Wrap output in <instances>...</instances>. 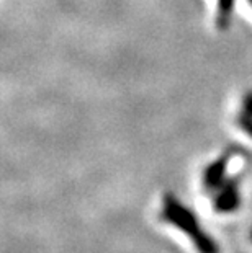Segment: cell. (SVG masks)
Listing matches in <instances>:
<instances>
[{
  "label": "cell",
  "mask_w": 252,
  "mask_h": 253,
  "mask_svg": "<svg viewBox=\"0 0 252 253\" xmlns=\"http://www.w3.org/2000/svg\"><path fill=\"white\" fill-rule=\"evenodd\" d=\"M162 217L189 237L198 253H219L218 242L205 232L197 214L172 193H167L162 199Z\"/></svg>",
  "instance_id": "6da1fadb"
},
{
  "label": "cell",
  "mask_w": 252,
  "mask_h": 253,
  "mask_svg": "<svg viewBox=\"0 0 252 253\" xmlns=\"http://www.w3.org/2000/svg\"><path fill=\"white\" fill-rule=\"evenodd\" d=\"M241 206V191H239V178L229 176L226 181L219 186L214 193V211L219 214H231L238 211Z\"/></svg>",
  "instance_id": "7a4b0ae2"
},
{
  "label": "cell",
  "mask_w": 252,
  "mask_h": 253,
  "mask_svg": "<svg viewBox=\"0 0 252 253\" xmlns=\"http://www.w3.org/2000/svg\"><path fill=\"white\" fill-rule=\"evenodd\" d=\"M229 155H221L219 159L213 160L203 171V188L208 193H216L219 186L226 181V170H228Z\"/></svg>",
  "instance_id": "3957f363"
},
{
  "label": "cell",
  "mask_w": 252,
  "mask_h": 253,
  "mask_svg": "<svg viewBox=\"0 0 252 253\" xmlns=\"http://www.w3.org/2000/svg\"><path fill=\"white\" fill-rule=\"evenodd\" d=\"M236 0H218V12H216V25L219 30H226L229 26V21L233 17Z\"/></svg>",
  "instance_id": "277c9868"
},
{
  "label": "cell",
  "mask_w": 252,
  "mask_h": 253,
  "mask_svg": "<svg viewBox=\"0 0 252 253\" xmlns=\"http://www.w3.org/2000/svg\"><path fill=\"white\" fill-rule=\"evenodd\" d=\"M236 125L243 132L248 134L249 137H252V115H249L248 111L241 110L236 116Z\"/></svg>",
  "instance_id": "5b68a950"
},
{
  "label": "cell",
  "mask_w": 252,
  "mask_h": 253,
  "mask_svg": "<svg viewBox=\"0 0 252 253\" xmlns=\"http://www.w3.org/2000/svg\"><path fill=\"white\" fill-rule=\"evenodd\" d=\"M243 110L252 115V91H248L243 96Z\"/></svg>",
  "instance_id": "8992f818"
},
{
  "label": "cell",
  "mask_w": 252,
  "mask_h": 253,
  "mask_svg": "<svg viewBox=\"0 0 252 253\" xmlns=\"http://www.w3.org/2000/svg\"><path fill=\"white\" fill-rule=\"evenodd\" d=\"M248 2H249V3H251V5H252V0H248Z\"/></svg>",
  "instance_id": "52a82bcc"
},
{
  "label": "cell",
  "mask_w": 252,
  "mask_h": 253,
  "mask_svg": "<svg viewBox=\"0 0 252 253\" xmlns=\"http://www.w3.org/2000/svg\"><path fill=\"white\" fill-rule=\"evenodd\" d=\"M251 239H252V232H251Z\"/></svg>",
  "instance_id": "ba28073f"
}]
</instances>
